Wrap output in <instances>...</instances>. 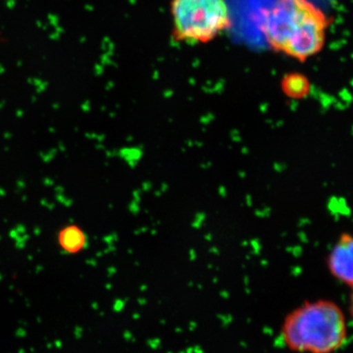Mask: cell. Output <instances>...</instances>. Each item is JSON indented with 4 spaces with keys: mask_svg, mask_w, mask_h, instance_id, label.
<instances>
[{
    "mask_svg": "<svg viewBox=\"0 0 353 353\" xmlns=\"http://www.w3.org/2000/svg\"><path fill=\"white\" fill-rule=\"evenodd\" d=\"M329 25L327 16L308 0H276L261 30L272 48L303 62L321 51Z\"/></svg>",
    "mask_w": 353,
    "mask_h": 353,
    "instance_id": "6da1fadb",
    "label": "cell"
},
{
    "mask_svg": "<svg viewBox=\"0 0 353 353\" xmlns=\"http://www.w3.org/2000/svg\"><path fill=\"white\" fill-rule=\"evenodd\" d=\"M281 339L292 352L334 353L347 343V317L331 299L306 301L285 315Z\"/></svg>",
    "mask_w": 353,
    "mask_h": 353,
    "instance_id": "7a4b0ae2",
    "label": "cell"
},
{
    "mask_svg": "<svg viewBox=\"0 0 353 353\" xmlns=\"http://www.w3.org/2000/svg\"><path fill=\"white\" fill-rule=\"evenodd\" d=\"M173 37L185 43H206L231 26L225 0H172Z\"/></svg>",
    "mask_w": 353,
    "mask_h": 353,
    "instance_id": "3957f363",
    "label": "cell"
},
{
    "mask_svg": "<svg viewBox=\"0 0 353 353\" xmlns=\"http://www.w3.org/2000/svg\"><path fill=\"white\" fill-rule=\"evenodd\" d=\"M326 267L336 282L353 287V234L343 232L338 236L327 254Z\"/></svg>",
    "mask_w": 353,
    "mask_h": 353,
    "instance_id": "277c9868",
    "label": "cell"
},
{
    "mask_svg": "<svg viewBox=\"0 0 353 353\" xmlns=\"http://www.w3.org/2000/svg\"><path fill=\"white\" fill-rule=\"evenodd\" d=\"M57 240L61 250L70 254L82 252L87 246V234L81 228L74 225L60 230Z\"/></svg>",
    "mask_w": 353,
    "mask_h": 353,
    "instance_id": "5b68a950",
    "label": "cell"
},
{
    "mask_svg": "<svg viewBox=\"0 0 353 353\" xmlns=\"http://www.w3.org/2000/svg\"><path fill=\"white\" fill-rule=\"evenodd\" d=\"M285 94L292 99H301L308 94L309 85L307 80L299 75H290L284 81Z\"/></svg>",
    "mask_w": 353,
    "mask_h": 353,
    "instance_id": "8992f818",
    "label": "cell"
},
{
    "mask_svg": "<svg viewBox=\"0 0 353 353\" xmlns=\"http://www.w3.org/2000/svg\"><path fill=\"white\" fill-rule=\"evenodd\" d=\"M348 313L353 320V287L350 288V297H348Z\"/></svg>",
    "mask_w": 353,
    "mask_h": 353,
    "instance_id": "52a82bcc",
    "label": "cell"
}]
</instances>
